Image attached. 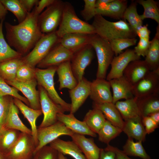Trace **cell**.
I'll return each instance as SVG.
<instances>
[{
	"label": "cell",
	"mask_w": 159,
	"mask_h": 159,
	"mask_svg": "<svg viewBox=\"0 0 159 159\" xmlns=\"http://www.w3.org/2000/svg\"><path fill=\"white\" fill-rule=\"evenodd\" d=\"M149 116L158 124H159V111L155 112L149 115Z\"/></svg>",
	"instance_id": "56"
},
{
	"label": "cell",
	"mask_w": 159,
	"mask_h": 159,
	"mask_svg": "<svg viewBox=\"0 0 159 159\" xmlns=\"http://www.w3.org/2000/svg\"><path fill=\"white\" fill-rule=\"evenodd\" d=\"M22 57L9 59L0 63V77L6 82L16 79L18 68L24 63Z\"/></svg>",
	"instance_id": "31"
},
{
	"label": "cell",
	"mask_w": 159,
	"mask_h": 159,
	"mask_svg": "<svg viewBox=\"0 0 159 159\" xmlns=\"http://www.w3.org/2000/svg\"><path fill=\"white\" fill-rule=\"evenodd\" d=\"M31 135L21 132L16 142L4 159H33L36 148Z\"/></svg>",
	"instance_id": "9"
},
{
	"label": "cell",
	"mask_w": 159,
	"mask_h": 159,
	"mask_svg": "<svg viewBox=\"0 0 159 159\" xmlns=\"http://www.w3.org/2000/svg\"><path fill=\"white\" fill-rule=\"evenodd\" d=\"M13 101L30 124L32 135L37 146L38 144V141L37 139V128L36 122L37 119L42 114L41 110H37L32 108L21 100L15 98L13 97Z\"/></svg>",
	"instance_id": "22"
},
{
	"label": "cell",
	"mask_w": 159,
	"mask_h": 159,
	"mask_svg": "<svg viewBox=\"0 0 159 159\" xmlns=\"http://www.w3.org/2000/svg\"><path fill=\"white\" fill-rule=\"evenodd\" d=\"M92 107L93 108L100 110L107 120L122 130L124 121L114 104L112 102L98 103L93 102Z\"/></svg>",
	"instance_id": "27"
},
{
	"label": "cell",
	"mask_w": 159,
	"mask_h": 159,
	"mask_svg": "<svg viewBox=\"0 0 159 159\" xmlns=\"http://www.w3.org/2000/svg\"><path fill=\"white\" fill-rule=\"evenodd\" d=\"M115 105L124 121L142 117L138 104L137 98L135 97L124 101H118Z\"/></svg>",
	"instance_id": "29"
},
{
	"label": "cell",
	"mask_w": 159,
	"mask_h": 159,
	"mask_svg": "<svg viewBox=\"0 0 159 159\" xmlns=\"http://www.w3.org/2000/svg\"><path fill=\"white\" fill-rule=\"evenodd\" d=\"M144 60H136L130 62L124 71L123 76L132 85L150 71Z\"/></svg>",
	"instance_id": "18"
},
{
	"label": "cell",
	"mask_w": 159,
	"mask_h": 159,
	"mask_svg": "<svg viewBox=\"0 0 159 159\" xmlns=\"http://www.w3.org/2000/svg\"><path fill=\"white\" fill-rule=\"evenodd\" d=\"M99 159H116L114 153L105 148H101Z\"/></svg>",
	"instance_id": "54"
},
{
	"label": "cell",
	"mask_w": 159,
	"mask_h": 159,
	"mask_svg": "<svg viewBox=\"0 0 159 159\" xmlns=\"http://www.w3.org/2000/svg\"><path fill=\"white\" fill-rule=\"evenodd\" d=\"M59 152V159H67L64 155L62 153Z\"/></svg>",
	"instance_id": "58"
},
{
	"label": "cell",
	"mask_w": 159,
	"mask_h": 159,
	"mask_svg": "<svg viewBox=\"0 0 159 159\" xmlns=\"http://www.w3.org/2000/svg\"><path fill=\"white\" fill-rule=\"evenodd\" d=\"M122 130L112 124L107 120L100 129L97 134L99 140L107 145L113 139L119 136Z\"/></svg>",
	"instance_id": "39"
},
{
	"label": "cell",
	"mask_w": 159,
	"mask_h": 159,
	"mask_svg": "<svg viewBox=\"0 0 159 159\" xmlns=\"http://www.w3.org/2000/svg\"><path fill=\"white\" fill-rule=\"evenodd\" d=\"M21 4L28 13L31 12L34 6L37 4L38 0H19Z\"/></svg>",
	"instance_id": "53"
},
{
	"label": "cell",
	"mask_w": 159,
	"mask_h": 159,
	"mask_svg": "<svg viewBox=\"0 0 159 159\" xmlns=\"http://www.w3.org/2000/svg\"><path fill=\"white\" fill-rule=\"evenodd\" d=\"M49 145L64 155H69L74 159H86L73 141H65L58 138L50 143Z\"/></svg>",
	"instance_id": "28"
},
{
	"label": "cell",
	"mask_w": 159,
	"mask_h": 159,
	"mask_svg": "<svg viewBox=\"0 0 159 159\" xmlns=\"http://www.w3.org/2000/svg\"><path fill=\"white\" fill-rule=\"evenodd\" d=\"M136 1L144 8L143 14L140 15L142 20L147 18L151 19L159 25V9L158 3L154 0H137Z\"/></svg>",
	"instance_id": "40"
},
{
	"label": "cell",
	"mask_w": 159,
	"mask_h": 159,
	"mask_svg": "<svg viewBox=\"0 0 159 159\" xmlns=\"http://www.w3.org/2000/svg\"><path fill=\"white\" fill-rule=\"evenodd\" d=\"M55 0H41L39 1L34 8L36 12L39 15L45 7L52 4Z\"/></svg>",
	"instance_id": "52"
},
{
	"label": "cell",
	"mask_w": 159,
	"mask_h": 159,
	"mask_svg": "<svg viewBox=\"0 0 159 159\" xmlns=\"http://www.w3.org/2000/svg\"><path fill=\"white\" fill-rule=\"evenodd\" d=\"M56 31L44 34L42 37L32 50L22 57L24 63L35 67L52 49L59 43L60 38L57 36Z\"/></svg>",
	"instance_id": "5"
},
{
	"label": "cell",
	"mask_w": 159,
	"mask_h": 159,
	"mask_svg": "<svg viewBox=\"0 0 159 159\" xmlns=\"http://www.w3.org/2000/svg\"><path fill=\"white\" fill-rule=\"evenodd\" d=\"M6 82L23 93L28 101L29 107L35 110H41L39 93L36 88L38 85L36 79L29 81H21L16 79L13 81Z\"/></svg>",
	"instance_id": "13"
},
{
	"label": "cell",
	"mask_w": 159,
	"mask_h": 159,
	"mask_svg": "<svg viewBox=\"0 0 159 159\" xmlns=\"http://www.w3.org/2000/svg\"><path fill=\"white\" fill-rule=\"evenodd\" d=\"M156 29L145 60L151 71L159 69V25Z\"/></svg>",
	"instance_id": "32"
},
{
	"label": "cell",
	"mask_w": 159,
	"mask_h": 159,
	"mask_svg": "<svg viewBox=\"0 0 159 159\" xmlns=\"http://www.w3.org/2000/svg\"><path fill=\"white\" fill-rule=\"evenodd\" d=\"M91 24L95 34L109 42L118 38H135L137 36L128 23L123 19L112 22L96 14Z\"/></svg>",
	"instance_id": "2"
},
{
	"label": "cell",
	"mask_w": 159,
	"mask_h": 159,
	"mask_svg": "<svg viewBox=\"0 0 159 159\" xmlns=\"http://www.w3.org/2000/svg\"><path fill=\"white\" fill-rule=\"evenodd\" d=\"M74 133L63 123L58 121L48 126L41 128H38V143L36 148L35 153L61 136L67 135L71 136Z\"/></svg>",
	"instance_id": "10"
},
{
	"label": "cell",
	"mask_w": 159,
	"mask_h": 159,
	"mask_svg": "<svg viewBox=\"0 0 159 159\" xmlns=\"http://www.w3.org/2000/svg\"><path fill=\"white\" fill-rule=\"evenodd\" d=\"M126 0H113L106 4L96 8V14L115 19H123L124 12L127 7Z\"/></svg>",
	"instance_id": "23"
},
{
	"label": "cell",
	"mask_w": 159,
	"mask_h": 159,
	"mask_svg": "<svg viewBox=\"0 0 159 159\" xmlns=\"http://www.w3.org/2000/svg\"><path fill=\"white\" fill-rule=\"evenodd\" d=\"M138 105L142 117L159 111V93L137 98Z\"/></svg>",
	"instance_id": "33"
},
{
	"label": "cell",
	"mask_w": 159,
	"mask_h": 159,
	"mask_svg": "<svg viewBox=\"0 0 159 159\" xmlns=\"http://www.w3.org/2000/svg\"><path fill=\"white\" fill-rule=\"evenodd\" d=\"M56 32L60 38L71 33L95 34L92 24L80 19L77 16L72 5L67 2L64 3L62 20Z\"/></svg>",
	"instance_id": "3"
},
{
	"label": "cell",
	"mask_w": 159,
	"mask_h": 159,
	"mask_svg": "<svg viewBox=\"0 0 159 159\" xmlns=\"http://www.w3.org/2000/svg\"><path fill=\"white\" fill-rule=\"evenodd\" d=\"M134 49H127L117 56L114 57L110 64L111 69L106 77V80L120 78L123 76L124 70L129 63L140 59Z\"/></svg>",
	"instance_id": "14"
},
{
	"label": "cell",
	"mask_w": 159,
	"mask_h": 159,
	"mask_svg": "<svg viewBox=\"0 0 159 159\" xmlns=\"http://www.w3.org/2000/svg\"><path fill=\"white\" fill-rule=\"evenodd\" d=\"M113 0H97L96 1V8L110 3Z\"/></svg>",
	"instance_id": "57"
},
{
	"label": "cell",
	"mask_w": 159,
	"mask_h": 159,
	"mask_svg": "<svg viewBox=\"0 0 159 159\" xmlns=\"http://www.w3.org/2000/svg\"><path fill=\"white\" fill-rule=\"evenodd\" d=\"M39 15L34 9L25 19L18 24L5 23L7 43L23 57L30 52L44 34L39 25Z\"/></svg>",
	"instance_id": "1"
},
{
	"label": "cell",
	"mask_w": 159,
	"mask_h": 159,
	"mask_svg": "<svg viewBox=\"0 0 159 159\" xmlns=\"http://www.w3.org/2000/svg\"><path fill=\"white\" fill-rule=\"evenodd\" d=\"M137 41L136 38H121L113 39L110 42L111 47L115 56L123 52L125 49L135 45Z\"/></svg>",
	"instance_id": "42"
},
{
	"label": "cell",
	"mask_w": 159,
	"mask_h": 159,
	"mask_svg": "<svg viewBox=\"0 0 159 159\" xmlns=\"http://www.w3.org/2000/svg\"><path fill=\"white\" fill-rule=\"evenodd\" d=\"M106 120L104 115L100 110L93 108L86 113L83 121L92 131L97 134Z\"/></svg>",
	"instance_id": "35"
},
{
	"label": "cell",
	"mask_w": 159,
	"mask_h": 159,
	"mask_svg": "<svg viewBox=\"0 0 159 159\" xmlns=\"http://www.w3.org/2000/svg\"><path fill=\"white\" fill-rule=\"evenodd\" d=\"M19 91L15 87L11 86L0 77V95L10 96L13 98H17L29 106V103L27 100L20 95L18 92Z\"/></svg>",
	"instance_id": "43"
},
{
	"label": "cell",
	"mask_w": 159,
	"mask_h": 159,
	"mask_svg": "<svg viewBox=\"0 0 159 159\" xmlns=\"http://www.w3.org/2000/svg\"><path fill=\"white\" fill-rule=\"evenodd\" d=\"M8 13V11L0 0V23Z\"/></svg>",
	"instance_id": "55"
},
{
	"label": "cell",
	"mask_w": 159,
	"mask_h": 159,
	"mask_svg": "<svg viewBox=\"0 0 159 159\" xmlns=\"http://www.w3.org/2000/svg\"><path fill=\"white\" fill-rule=\"evenodd\" d=\"M105 148L113 152L115 155L116 159H132L125 154L122 150L109 144L107 145Z\"/></svg>",
	"instance_id": "50"
},
{
	"label": "cell",
	"mask_w": 159,
	"mask_h": 159,
	"mask_svg": "<svg viewBox=\"0 0 159 159\" xmlns=\"http://www.w3.org/2000/svg\"><path fill=\"white\" fill-rule=\"evenodd\" d=\"M56 72L59 83V90L64 88L70 90L77 85L78 82L72 69L70 61L64 62L58 66Z\"/></svg>",
	"instance_id": "26"
},
{
	"label": "cell",
	"mask_w": 159,
	"mask_h": 159,
	"mask_svg": "<svg viewBox=\"0 0 159 159\" xmlns=\"http://www.w3.org/2000/svg\"><path fill=\"white\" fill-rule=\"evenodd\" d=\"M33 159H59V152L50 146L46 145L34 153Z\"/></svg>",
	"instance_id": "46"
},
{
	"label": "cell",
	"mask_w": 159,
	"mask_h": 159,
	"mask_svg": "<svg viewBox=\"0 0 159 159\" xmlns=\"http://www.w3.org/2000/svg\"><path fill=\"white\" fill-rule=\"evenodd\" d=\"M57 66L46 69L36 68V79L38 85L46 91L50 98L55 103L61 106L67 112H70L71 104L66 102L59 96L54 86V77Z\"/></svg>",
	"instance_id": "6"
},
{
	"label": "cell",
	"mask_w": 159,
	"mask_h": 159,
	"mask_svg": "<svg viewBox=\"0 0 159 159\" xmlns=\"http://www.w3.org/2000/svg\"><path fill=\"white\" fill-rule=\"evenodd\" d=\"M13 97L0 95V132L5 129V125Z\"/></svg>",
	"instance_id": "44"
},
{
	"label": "cell",
	"mask_w": 159,
	"mask_h": 159,
	"mask_svg": "<svg viewBox=\"0 0 159 159\" xmlns=\"http://www.w3.org/2000/svg\"><path fill=\"white\" fill-rule=\"evenodd\" d=\"M41 110L43 114V120L38 127H45L52 125L57 121V115L65 112L60 105L54 102L49 97L47 92L41 86L38 85Z\"/></svg>",
	"instance_id": "8"
},
{
	"label": "cell",
	"mask_w": 159,
	"mask_h": 159,
	"mask_svg": "<svg viewBox=\"0 0 159 159\" xmlns=\"http://www.w3.org/2000/svg\"><path fill=\"white\" fill-rule=\"evenodd\" d=\"M141 117L125 120L122 129L128 138L144 142L147 134Z\"/></svg>",
	"instance_id": "25"
},
{
	"label": "cell",
	"mask_w": 159,
	"mask_h": 159,
	"mask_svg": "<svg viewBox=\"0 0 159 159\" xmlns=\"http://www.w3.org/2000/svg\"><path fill=\"white\" fill-rule=\"evenodd\" d=\"M21 132L17 130L8 129H4L0 132V153L3 156L14 144Z\"/></svg>",
	"instance_id": "34"
},
{
	"label": "cell",
	"mask_w": 159,
	"mask_h": 159,
	"mask_svg": "<svg viewBox=\"0 0 159 159\" xmlns=\"http://www.w3.org/2000/svg\"><path fill=\"white\" fill-rule=\"evenodd\" d=\"M73 54L59 43L37 65V68L46 69L57 66L63 62L71 61Z\"/></svg>",
	"instance_id": "15"
},
{
	"label": "cell",
	"mask_w": 159,
	"mask_h": 159,
	"mask_svg": "<svg viewBox=\"0 0 159 159\" xmlns=\"http://www.w3.org/2000/svg\"><path fill=\"white\" fill-rule=\"evenodd\" d=\"M137 3L132 1L130 4L126 8L123 15V19L127 20L130 25L136 32L137 30L143 25V20L137 11Z\"/></svg>",
	"instance_id": "37"
},
{
	"label": "cell",
	"mask_w": 159,
	"mask_h": 159,
	"mask_svg": "<svg viewBox=\"0 0 159 159\" xmlns=\"http://www.w3.org/2000/svg\"><path fill=\"white\" fill-rule=\"evenodd\" d=\"M4 21L0 23V63L9 59L23 57L21 54L12 49L6 41L3 32Z\"/></svg>",
	"instance_id": "38"
},
{
	"label": "cell",
	"mask_w": 159,
	"mask_h": 159,
	"mask_svg": "<svg viewBox=\"0 0 159 159\" xmlns=\"http://www.w3.org/2000/svg\"><path fill=\"white\" fill-rule=\"evenodd\" d=\"M148 27V25L147 24L142 25L137 30L136 34L139 39H143L149 40L150 32Z\"/></svg>",
	"instance_id": "51"
},
{
	"label": "cell",
	"mask_w": 159,
	"mask_h": 159,
	"mask_svg": "<svg viewBox=\"0 0 159 159\" xmlns=\"http://www.w3.org/2000/svg\"><path fill=\"white\" fill-rule=\"evenodd\" d=\"M142 121L147 134L153 132L158 127L159 125L149 116L143 117Z\"/></svg>",
	"instance_id": "49"
},
{
	"label": "cell",
	"mask_w": 159,
	"mask_h": 159,
	"mask_svg": "<svg viewBox=\"0 0 159 159\" xmlns=\"http://www.w3.org/2000/svg\"><path fill=\"white\" fill-rule=\"evenodd\" d=\"M92 48L91 45L88 44L73 54L70 61L71 65L78 82L82 79L86 68L94 58Z\"/></svg>",
	"instance_id": "12"
},
{
	"label": "cell",
	"mask_w": 159,
	"mask_h": 159,
	"mask_svg": "<svg viewBox=\"0 0 159 159\" xmlns=\"http://www.w3.org/2000/svg\"><path fill=\"white\" fill-rule=\"evenodd\" d=\"M0 159H4L2 155L0 153Z\"/></svg>",
	"instance_id": "59"
},
{
	"label": "cell",
	"mask_w": 159,
	"mask_h": 159,
	"mask_svg": "<svg viewBox=\"0 0 159 159\" xmlns=\"http://www.w3.org/2000/svg\"><path fill=\"white\" fill-rule=\"evenodd\" d=\"M7 11L11 12L16 17L19 23L23 21L28 13L24 9L19 0H0Z\"/></svg>",
	"instance_id": "41"
},
{
	"label": "cell",
	"mask_w": 159,
	"mask_h": 159,
	"mask_svg": "<svg viewBox=\"0 0 159 159\" xmlns=\"http://www.w3.org/2000/svg\"><path fill=\"white\" fill-rule=\"evenodd\" d=\"M134 96L138 99L159 93V69L150 71L132 85Z\"/></svg>",
	"instance_id": "11"
},
{
	"label": "cell",
	"mask_w": 159,
	"mask_h": 159,
	"mask_svg": "<svg viewBox=\"0 0 159 159\" xmlns=\"http://www.w3.org/2000/svg\"><path fill=\"white\" fill-rule=\"evenodd\" d=\"M91 83L83 77L74 88L69 90L71 100L70 113H75L90 96Z\"/></svg>",
	"instance_id": "17"
},
{
	"label": "cell",
	"mask_w": 159,
	"mask_h": 159,
	"mask_svg": "<svg viewBox=\"0 0 159 159\" xmlns=\"http://www.w3.org/2000/svg\"><path fill=\"white\" fill-rule=\"evenodd\" d=\"M71 137L86 159H99L101 148L96 145L93 138L75 133Z\"/></svg>",
	"instance_id": "19"
},
{
	"label": "cell",
	"mask_w": 159,
	"mask_h": 159,
	"mask_svg": "<svg viewBox=\"0 0 159 159\" xmlns=\"http://www.w3.org/2000/svg\"><path fill=\"white\" fill-rule=\"evenodd\" d=\"M150 41L143 39H140L137 44L134 50L139 56L145 57L149 49Z\"/></svg>",
	"instance_id": "48"
},
{
	"label": "cell",
	"mask_w": 159,
	"mask_h": 159,
	"mask_svg": "<svg viewBox=\"0 0 159 159\" xmlns=\"http://www.w3.org/2000/svg\"><path fill=\"white\" fill-rule=\"evenodd\" d=\"M96 0H84L85 4L80 14L83 18L87 21L94 18L96 14L95 2Z\"/></svg>",
	"instance_id": "47"
},
{
	"label": "cell",
	"mask_w": 159,
	"mask_h": 159,
	"mask_svg": "<svg viewBox=\"0 0 159 159\" xmlns=\"http://www.w3.org/2000/svg\"><path fill=\"white\" fill-rule=\"evenodd\" d=\"M19 109L14 104L13 99L6 119L5 129H14L32 135L31 130L22 122L19 116Z\"/></svg>",
	"instance_id": "30"
},
{
	"label": "cell",
	"mask_w": 159,
	"mask_h": 159,
	"mask_svg": "<svg viewBox=\"0 0 159 159\" xmlns=\"http://www.w3.org/2000/svg\"><path fill=\"white\" fill-rule=\"evenodd\" d=\"M36 68L24 63L18 68L16 79L21 81H29L36 79Z\"/></svg>",
	"instance_id": "45"
},
{
	"label": "cell",
	"mask_w": 159,
	"mask_h": 159,
	"mask_svg": "<svg viewBox=\"0 0 159 159\" xmlns=\"http://www.w3.org/2000/svg\"><path fill=\"white\" fill-rule=\"evenodd\" d=\"M113 92L112 103H115L120 100H127L134 97L132 85L124 77L109 81Z\"/></svg>",
	"instance_id": "21"
},
{
	"label": "cell",
	"mask_w": 159,
	"mask_h": 159,
	"mask_svg": "<svg viewBox=\"0 0 159 159\" xmlns=\"http://www.w3.org/2000/svg\"><path fill=\"white\" fill-rule=\"evenodd\" d=\"M89 44L95 50L98 61L96 78L105 79L108 68L114 57L109 42L96 34L90 35Z\"/></svg>",
	"instance_id": "4"
},
{
	"label": "cell",
	"mask_w": 159,
	"mask_h": 159,
	"mask_svg": "<svg viewBox=\"0 0 159 159\" xmlns=\"http://www.w3.org/2000/svg\"><path fill=\"white\" fill-rule=\"evenodd\" d=\"M109 81L105 79L96 78L91 82L90 98L95 103L112 102V97Z\"/></svg>",
	"instance_id": "16"
},
{
	"label": "cell",
	"mask_w": 159,
	"mask_h": 159,
	"mask_svg": "<svg viewBox=\"0 0 159 159\" xmlns=\"http://www.w3.org/2000/svg\"><path fill=\"white\" fill-rule=\"evenodd\" d=\"M64 2L55 0L38 17V24L42 32L44 34L57 30L61 22Z\"/></svg>",
	"instance_id": "7"
},
{
	"label": "cell",
	"mask_w": 159,
	"mask_h": 159,
	"mask_svg": "<svg viewBox=\"0 0 159 159\" xmlns=\"http://www.w3.org/2000/svg\"><path fill=\"white\" fill-rule=\"evenodd\" d=\"M57 119L74 133L87 135L93 137H96L97 136L96 134L92 131L84 121H81L77 119L73 114L59 113L57 115Z\"/></svg>",
	"instance_id": "20"
},
{
	"label": "cell",
	"mask_w": 159,
	"mask_h": 159,
	"mask_svg": "<svg viewBox=\"0 0 159 159\" xmlns=\"http://www.w3.org/2000/svg\"><path fill=\"white\" fill-rule=\"evenodd\" d=\"M122 151L128 156L139 157L142 159H151L143 146L142 142H135L133 139L130 138H128L123 146Z\"/></svg>",
	"instance_id": "36"
},
{
	"label": "cell",
	"mask_w": 159,
	"mask_h": 159,
	"mask_svg": "<svg viewBox=\"0 0 159 159\" xmlns=\"http://www.w3.org/2000/svg\"><path fill=\"white\" fill-rule=\"evenodd\" d=\"M90 35L82 33L67 34L60 39L59 43L74 53L89 44Z\"/></svg>",
	"instance_id": "24"
}]
</instances>
